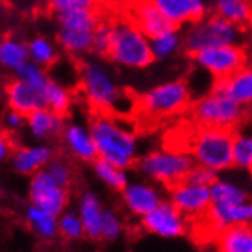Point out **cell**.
Wrapping results in <instances>:
<instances>
[{
	"label": "cell",
	"mask_w": 252,
	"mask_h": 252,
	"mask_svg": "<svg viewBox=\"0 0 252 252\" xmlns=\"http://www.w3.org/2000/svg\"><path fill=\"white\" fill-rule=\"evenodd\" d=\"M249 67H252V54L249 56Z\"/></svg>",
	"instance_id": "46"
},
{
	"label": "cell",
	"mask_w": 252,
	"mask_h": 252,
	"mask_svg": "<svg viewBox=\"0 0 252 252\" xmlns=\"http://www.w3.org/2000/svg\"><path fill=\"white\" fill-rule=\"evenodd\" d=\"M212 89L223 92L243 108H252V67H245L226 79L215 81Z\"/></svg>",
	"instance_id": "18"
},
{
	"label": "cell",
	"mask_w": 252,
	"mask_h": 252,
	"mask_svg": "<svg viewBox=\"0 0 252 252\" xmlns=\"http://www.w3.org/2000/svg\"><path fill=\"white\" fill-rule=\"evenodd\" d=\"M169 201L186 217H204L212 206L211 188L183 181L169 189Z\"/></svg>",
	"instance_id": "12"
},
{
	"label": "cell",
	"mask_w": 252,
	"mask_h": 252,
	"mask_svg": "<svg viewBox=\"0 0 252 252\" xmlns=\"http://www.w3.org/2000/svg\"><path fill=\"white\" fill-rule=\"evenodd\" d=\"M249 173H251V177H252V167L249 169Z\"/></svg>",
	"instance_id": "47"
},
{
	"label": "cell",
	"mask_w": 252,
	"mask_h": 252,
	"mask_svg": "<svg viewBox=\"0 0 252 252\" xmlns=\"http://www.w3.org/2000/svg\"><path fill=\"white\" fill-rule=\"evenodd\" d=\"M150 48L155 61H166L175 56L181 48H184L183 32L178 28H173L164 34L150 39Z\"/></svg>",
	"instance_id": "27"
},
{
	"label": "cell",
	"mask_w": 252,
	"mask_h": 252,
	"mask_svg": "<svg viewBox=\"0 0 252 252\" xmlns=\"http://www.w3.org/2000/svg\"><path fill=\"white\" fill-rule=\"evenodd\" d=\"M234 166L248 170L252 167V133H235Z\"/></svg>",
	"instance_id": "36"
},
{
	"label": "cell",
	"mask_w": 252,
	"mask_h": 252,
	"mask_svg": "<svg viewBox=\"0 0 252 252\" xmlns=\"http://www.w3.org/2000/svg\"><path fill=\"white\" fill-rule=\"evenodd\" d=\"M217 180H218V173H215L214 170H209L201 166H193V169L190 170V173L184 181L200 186V188H212Z\"/></svg>",
	"instance_id": "39"
},
{
	"label": "cell",
	"mask_w": 252,
	"mask_h": 252,
	"mask_svg": "<svg viewBox=\"0 0 252 252\" xmlns=\"http://www.w3.org/2000/svg\"><path fill=\"white\" fill-rule=\"evenodd\" d=\"M211 14L245 28L252 19L251 0H207Z\"/></svg>",
	"instance_id": "21"
},
{
	"label": "cell",
	"mask_w": 252,
	"mask_h": 252,
	"mask_svg": "<svg viewBox=\"0 0 252 252\" xmlns=\"http://www.w3.org/2000/svg\"><path fill=\"white\" fill-rule=\"evenodd\" d=\"M47 108L61 116L67 115L71 107V93L56 81H50L45 92Z\"/></svg>",
	"instance_id": "32"
},
{
	"label": "cell",
	"mask_w": 252,
	"mask_h": 252,
	"mask_svg": "<svg viewBox=\"0 0 252 252\" xmlns=\"http://www.w3.org/2000/svg\"><path fill=\"white\" fill-rule=\"evenodd\" d=\"M90 131L97 149V158L124 170L139 159L135 131L112 113H96L90 123Z\"/></svg>",
	"instance_id": "1"
},
{
	"label": "cell",
	"mask_w": 252,
	"mask_h": 252,
	"mask_svg": "<svg viewBox=\"0 0 252 252\" xmlns=\"http://www.w3.org/2000/svg\"><path fill=\"white\" fill-rule=\"evenodd\" d=\"M6 96L11 108L24 116H28L32 112L40 110V108H47L45 94L31 89L27 82L19 78L8 84Z\"/></svg>",
	"instance_id": "17"
},
{
	"label": "cell",
	"mask_w": 252,
	"mask_h": 252,
	"mask_svg": "<svg viewBox=\"0 0 252 252\" xmlns=\"http://www.w3.org/2000/svg\"><path fill=\"white\" fill-rule=\"evenodd\" d=\"M112 37H113V20L112 19H101L99 25L96 27L93 32V45H92V53L96 56L108 58L112 47Z\"/></svg>",
	"instance_id": "34"
},
{
	"label": "cell",
	"mask_w": 252,
	"mask_h": 252,
	"mask_svg": "<svg viewBox=\"0 0 252 252\" xmlns=\"http://www.w3.org/2000/svg\"><path fill=\"white\" fill-rule=\"evenodd\" d=\"M175 28H186L211 14L207 0H150Z\"/></svg>",
	"instance_id": "13"
},
{
	"label": "cell",
	"mask_w": 252,
	"mask_h": 252,
	"mask_svg": "<svg viewBox=\"0 0 252 252\" xmlns=\"http://www.w3.org/2000/svg\"><path fill=\"white\" fill-rule=\"evenodd\" d=\"M3 39H5V37H3V32H2V31H0V43H2V42H3Z\"/></svg>",
	"instance_id": "45"
},
{
	"label": "cell",
	"mask_w": 252,
	"mask_h": 252,
	"mask_svg": "<svg viewBox=\"0 0 252 252\" xmlns=\"http://www.w3.org/2000/svg\"><path fill=\"white\" fill-rule=\"evenodd\" d=\"M101 14L96 8L92 9H68L56 13V20L59 28L65 30H78V31H89L94 32L96 27L101 22Z\"/></svg>",
	"instance_id": "25"
},
{
	"label": "cell",
	"mask_w": 252,
	"mask_h": 252,
	"mask_svg": "<svg viewBox=\"0 0 252 252\" xmlns=\"http://www.w3.org/2000/svg\"><path fill=\"white\" fill-rule=\"evenodd\" d=\"M31 133L37 139H48L63 133V116L51 112L50 108H40L27 116Z\"/></svg>",
	"instance_id": "23"
},
{
	"label": "cell",
	"mask_w": 252,
	"mask_h": 252,
	"mask_svg": "<svg viewBox=\"0 0 252 252\" xmlns=\"http://www.w3.org/2000/svg\"><path fill=\"white\" fill-rule=\"evenodd\" d=\"M58 42H59V45L67 53L84 54V53L92 51L93 32L59 28V31H58Z\"/></svg>",
	"instance_id": "29"
},
{
	"label": "cell",
	"mask_w": 252,
	"mask_h": 252,
	"mask_svg": "<svg viewBox=\"0 0 252 252\" xmlns=\"http://www.w3.org/2000/svg\"><path fill=\"white\" fill-rule=\"evenodd\" d=\"M123 234V221L119 215L110 209H105L104 218H102V227H101V238L104 240H113L119 238Z\"/></svg>",
	"instance_id": "38"
},
{
	"label": "cell",
	"mask_w": 252,
	"mask_h": 252,
	"mask_svg": "<svg viewBox=\"0 0 252 252\" xmlns=\"http://www.w3.org/2000/svg\"><path fill=\"white\" fill-rule=\"evenodd\" d=\"M63 141L70 152L79 159L89 162L97 159V149L90 128L81 124H70L63 130Z\"/></svg>",
	"instance_id": "19"
},
{
	"label": "cell",
	"mask_w": 252,
	"mask_h": 252,
	"mask_svg": "<svg viewBox=\"0 0 252 252\" xmlns=\"http://www.w3.org/2000/svg\"><path fill=\"white\" fill-rule=\"evenodd\" d=\"M149 39L158 37L175 27L164 17L150 0H130L124 13Z\"/></svg>",
	"instance_id": "14"
},
{
	"label": "cell",
	"mask_w": 252,
	"mask_h": 252,
	"mask_svg": "<svg viewBox=\"0 0 252 252\" xmlns=\"http://www.w3.org/2000/svg\"><path fill=\"white\" fill-rule=\"evenodd\" d=\"M93 169H94L96 177L99 178L102 183H105L108 188H112L115 190H123L128 184L127 170L113 166L112 162H107L104 159L97 158L93 162Z\"/></svg>",
	"instance_id": "31"
},
{
	"label": "cell",
	"mask_w": 252,
	"mask_h": 252,
	"mask_svg": "<svg viewBox=\"0 0 252 252\" xmlns=\"http://www.w3.org/2000/svg\"><path fill=\"white\" fill-rule=\"evenodd\" d=\"M211 196L214 206H232L248 201V195L238 184L218 178L211 188Z\"/></svg>",
	"instance_id": "28"
},
{
	"label": "cell",
	"mask_w": 252,
	"mask_h": 252,
	"mask_svg": "<svg viewBox=\"0 0 252 252\" xmlns=\"http://www.w3.org/2000/svg\"><path fill=\"white\" fill-rule=\"evenodd\" d=\"M248 48L245 45H226L207 48L192 56L193 63L215 81L226 79L249 65Z\"/></svg>",
	"instance_id": "9"
},
{
	"label": "cell",
	"mask_w": 252,
	"mask_h": 252,
	"mask_svg": "<svg viewBox=\"0 0 252 252\" xmlns=\"http://www.w3.org/2000/svg\"><path fill=\"white\" fill-rule=\"evenodd\" d=\"M45 170L54 178V181L59 183L62 186V188L67 189L68 186H70V183H71V169H70V166L65 161H62V159H53L47 166Z\"/></svg>",
	"instance_id": "40"
},
{
	"label": "cell",
	"mask_w": 252,
	"mask_h": 252,
	"mask_svg": "<svg viewBox=\"0 0 252 252\" xmlns=\"http://www.w3.org/2000/svg\"><path fill=\"white\" fill-rule=\"evenodd\" d=\"M50 8L54 11V14L68 9H92L96 8V0H50Z\"/></svg>",
	"instance_id": "41"
},
{
	"label": "cell",
	"mask_w": 252,
	"mask_h": 252,
	"mask_svg": "<svg viewBox=\"0 0 252 252\" xmlns=\"http://www.w3.org/2000/svg\"><path fill=\"white\" fill-rule=\"evenodd\" d=\"M30 51V59L31 62H34L39 67H48L58 58L56 48H54L53 43L45 39V37H36L30 42L28 45Z\"/></svg>",
	"instance_id": "33"
},
{
	"label": "cell",
	"mask_w": 252,
	"mask_h": 252,
	"mask_svg": "<svg viewBox=\"0 0 252 252\" xmlns=\"http://www.w3.org/2000/svg\"><path fill=\"white\" fill-rule=\"evenodd\" d=\"M141 226L146 232L159 238H178L188 231V217L167 200L161 201L152 212L142 217Z\"/></svg>",
	"instance_id": "10"
},
{
	"label": "cell",
	"mask_w": 252,
	"mask_h": 252,
	"mask_svg": "<svg viewBox=\"0 0 252 252\" xmlns=\"http://www.w3.org/2000/svg\"><path fill=\"white\" fill-rule=\"evenodd\" d=\"M17 78L22 79L24 82H27L31 89H34L36 92L45 94L47 92V87L50 84V78L47 76L45 70H43L42 67H39V65H36L34 62H28L24 68H20L17 71Z\"/></svg>",
	"instance_id": "35"
},
{
	"label": "cell",
	"mask_w": 252,
	"mask_h": 252,
	"mask_svg": "<svg viewBox=\"0 0 252 252\" xmlns=\"http://www.w3.org/2000/svg\"><path fill=\"white\" fill-rule=\"evenodd\" d=\"M53 161V152L47 146L24 147L16 152L13 158L14 169L22 175H36Z\"/></svg>",
	"instance_id": "20"
},
{
	"label": "cell",
	"mask_w": 252,
	"mask_h": 252,
	"mask_svg": "<svg viewBox=\"0 0 252 252\" xmlns=\"http://www.w3.org/2000/svg\"><path fill=\"white\" fill-rule=\"evenodd\" d=\"M245 42H246V48L252 54V19L249 24L245 27Z\"/></svg>",
	"instance_id": "43"
},
{
	"label": "cell",
	"mask_w": 252,
	"mask_h": 252,
	"mask_svg": "<svg viewBox=\"0 0 252 252\" xmlns=\"http://www.w3.org/2000/svg\"><path fill=\"white\" fill-rule=\"evenodd\" d=\"M59 232L68 240H78L85 235L84 224L78 212H63L59 215Z\"/></svg>",
	"instance_id": "37"
},
{
	"label": "cell",
	"mask_w": 252,
	"mask_h": 252,
	"mask_svg": "<svg viewBox=\"0 0 252 252\" xmlns=\"http://www.w3.org/2000/svg\"><path fill=\"white\" fill-rule=\"evenodd\" d=\"M207 227L217 235L232 226L252 224V201L232 206H211L203 217Z\"/></svg>",
	"instance_id": "15"
},
{
	"label": "cell",
	"mask_w": 252,
	"mask_h": 252,
	"mask_svg": "<svg viewBox=\"0 0 252 252\" xmlns=\"http://www.w3.org/2000/svg\"><path fill=\"white\" fill-rule=\"evenodd\" d=\"M112 20L113 37L108 59L118 67L128 70L147 68L155 61L150 48V39L126 14Z\"/></svg>",
	"instance_id": "3"
},
{
	"label": "cell",
	"mask_w": 252,
	"mask_h": 252,
	"mask_svg": "<svg viewBox=\"0 0 252 252\" xmlns=\"http://www.w3.org/2000/svg\"><path fill=\"white\" fill-rule=\"evenodd\" d=\"M8 153H9V144H8V141L3 136H0V162H2L8 157Z\"/></svg>",
	"instance_id": "44"
},
{
	"label": "cell",
	"mask_w": 252,
	"mask_h": 252,
	"mask_svg": "<svg viewBox=\"0 0 252 252\" xmlns=\"http://www.w3.org/2000/svg\"><path fill=\"white\" fill-rule=\"evenodd\" d=\"M217 252H252V224L232 226L218 234Z\"/></svg>",
	"instance_id": "24"
},
{
	"label": "cell",
	"mask_w": 252,
	"mask_h": 252,
	"mask_svg": "<svg viewBox=\"0 0 252 252\" xmlns=\"http://www.w3.org/2000/svg\"><path fill=\"white\" fill-rule=\"evenodd\" d=\"M81 87L89 104L97 113L128 112V96L113 73L97 61L85 62L81 68Z\"/></svg>",
	"instance_id": "2"
},
{
	"label": "cell",
	"mask_w": 252,
	"mask_h": 252,
	"mask_svg": "<svg viewBox=\"0 0 252 252\" xmlns=\"http://www.w3.org/2000/svg\"><path fill=\"white\" fill-rule=\"evenodd\" d=\"M6 124L11 127V128H19L24 124V115H20L14 110H11L6 116Z\"/></svg>",
	"instance_id": "42"
},
{
	"label": "cell",
	"mask_w": 252,
	"mask_h": 252,
	"mask_svg": "<svg viewBox=\"0 0 252 252\" xmlns=\"http://www.w3.org/2000/svg\"><path fill=\"white\" fill-rule=\"evenodd\" d=\"M30 62L28 45L13 37H5L0 43V65L6 70L19 71Z\"/></svg>",
	"instance_id": "26"
},
{
	"label": "cell",
	"mask_w": 252,
	"mask_h": 252,
	"mask_svg": "<svg viewBox=\"0 0 252 252\" xmlns=\"http://www.w3.org/2000/svg\"><path fill=\"white\" fill-rule=\"evenodd\" d=\"M27 220L34 231L43 238H53L59 232V217L53 215L37 206H30L27 209Z\"/></svg>",
	"instance_id": "30"
},
{
	"label": "cell",
	"mask_w": 252,
	"mask_h": 252,
	"mask_svg": "<svg viewBox=\"0 0 252 252\" xmlns=\"http://www.w3.org/2000/svg\"><path fill=\"white\" fill-rule=\"evenodd\" d=\"M246 112V108L217 89H212L192 104V118L198 127L234 130L243 123Z\"/></svg>",
	"instance_id": "8"
},
{
	"label": "cell",
	"mask_w": 252,
	"mask_h": 252,
	"mask_svg": "<svg viewBox=\"0 0 252 252\" xmlns=\"http://www.w3.org/2000/svg\"><path fill=\"white\" fill-rule=\"evenodd\" d=\"M192 104V92L186 81L173 79L150 87L136 102L141 113L150 118H169L188 110Z\"/></svg>",
	"instance_id": "7"
},
{
	"label": "cell",
	"mask_w": 252,
	"mask_h": 252,
	"mask_svg": "<svg viewBox=\"0 0 252 252\" xmlns=\"http://www.w3.org/2000/svg\"><path fill=\"white\" fill-rule=\"evenodd\" d=\"M183 40L184 50L193 56L214 47L243 45L245 28L237 27L215 14H207L204 19L184 28Z\"/></svg>",
	"instance_id": "5"
},
{
	"label": "cell",
	"mask_w": 252,
	"mask_h": 252,
	"mask_svg": "<svg viewBox=\"0 0 252 252\" xmlns=\"http://www.w3.org/2000/svg\"><path fill=\"white\" fill-rule=\"evenodd\" d=\"M136 164L146 178L167 186L169 189L183 183L195 166L190 153L180 149L152 150L142 155Z\"/></svg>",
	"instance_id": "6"
},
{
	"label": "cell",
	"mask_w": 252,
	"mask_h": 252,
	"mask_svg": "<svg viewBox=\"0 0 252 252\" xmlns=\"http://www.w3.org/2000/svg\"><path fill=\"white\" fill-rule=\"evenodd\" d=\"M251 2H252V0H251Z\"/></svg>",
	"instance_id": "48"
},
{
	"label": "cell",
	"mask_w": 252,
	"mask_h": 252,
	"mask_svg": "<svg viewBox=\"0 0 252 252\" xmlns=\"http://www.w3.org/2000/svg\"><path fill=\"white\" fill-rule=\"evenodd\" d=\"M234 130L198 127L189 138L188 152L195 162L215 173L234 166Z\"/></svg>",
	"instance_id": "4"
},
{
	"label": "cell",
	"mask_w": 252,
	"mask_h": 252,
	"mask_svg": "<svg viewBox=\"0 0 252 252\" xmlns=\"http://www.w3.org/2000/svg\"><path fill=\"white\" fill-rule=\"evenodd\" d=\"M121 195L127 209L139 218L146 217L161 201H164L157 186H152L146 181H128L121 190Z\"/></svg>",
	"instance_id": "16"
},
{
	"label": "cell",
	"mask_w": 252,
	"mask_h": 252,
	"mask_svg": "<svg viewBox=\"0 0 252 252\" xmlns=\"http://www.w3.org/2000/svg\"><path fill=\"white\" fill-rule=\"evenodd\" d=\"M30 198L32 206H37L40 209L59 217L65 211L68 193L67 189L54 181L51 175L43 169L32 175V180L30 183Z\"/></svg>",
	"instance_id": "11"
},
{
	"label": "cell",
	"mask_w": 252,
	"mask_h": 252,
	"mask_svg": "<svg viewBox=\"0 0 252 252\" xmlns=\"http://www.w3.org/2000/svg\"><path fill=\"white\" fill-rule=\"evenodd\" d=\"M105 207L102 206L101 200L94 193H85L82 195L79 203V217L84 224L85 235L90 238H101V227H102V218H104Z\"/></svg>",
	"instance_id": "22"
}]
</instances>
